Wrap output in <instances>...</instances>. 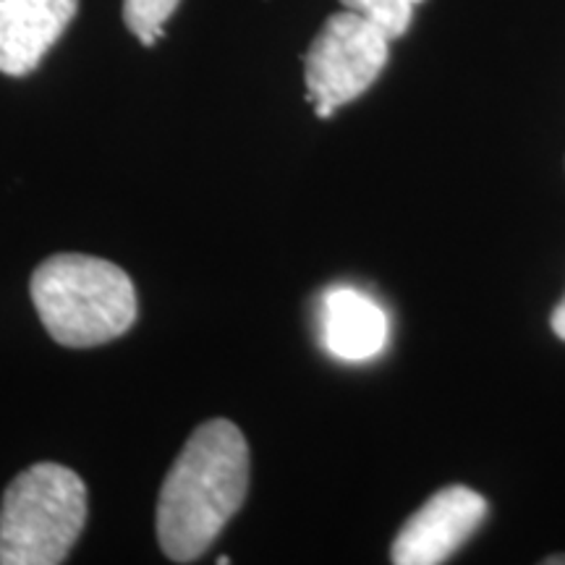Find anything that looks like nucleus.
<instances>
[{"mask_svg":"<svg viewBox=\"0 0 565 565\" xmlns=\"http://www.w3.org/2000/svg\"><path fill=\"white\" fill-rule=\"evenodd\" d=\"M249 490V445L228 419L204 422L175 458L158 498V542L173 563L210 550L244 505Z\"/></svg>","mask_w":565,"mask_h":565,"instance_id":"f257e3e1","label":"nucleus"},{"mask_svg":"<svg viewBox=\"0 0 565 565\" xmlns=\"http://www.w3.org/2000/svg\"><path fill=\"white\" fill-rule=\"evenodd\" d=\"M30 294L47 335L66 349L121 338L137 320L134 282L121 267L87 254H55L32 273Z\"/></svg>","mask_w":565,"mask_h":565,"instance_id":"f03ea898","label":"nucleus"},{"mask_svg":"<svg viewBox=\"0 0 565 565\" xmlns=\"http://www.w3.org/2000/svg\"><path fill=\"white\" fill-rule=\"evenodd\" d=\"M87 521V487L76 471L38 463L6 487L0 565H58Z\"/></svg>","mask_w":565,"mask_h":565,"instance_id":"7ed1b4c3","label":"nucleus"},{"mask_svg":"<svg viewBox=\"0 0 565 565\" xmlns=\"http://www.w3.org/2000/svg\"><path fill=\"white\" fill-rule=\"evenodd\" d=\"M391 38L356 11L333 13L303 55L307 100L317 118H333L345 103L362 97L391 58Z\"/></svg>","mask_w":565,"mask_h":565,"instance_id":"20e7f679","label":"nucleus"},{"mask_svg":"<svg viewBox=\"0 0 565 565\" xmlns=\"http://www.w3.org/2000/svg\"><path fill=\"white\" fill-rule=\"evenodd\" d=\"M487 515L484 498L469 487H445L406 521L395 536V565H437L475 536Z\"/></svg>","mask_w":565,"mask_h":565,"instance_id":"39448f33","label":"nucleus"},{"mask_svg":"<svg viewBox=\"0 0 565 565\" xmlns=\"http://www.w3.org/2000/svg\"><path fill=\"white\" fill-rule=\"evenodd\" d=\"M76 11L79 0H0V71L32 74Z\"/></svg>","mask_w":565,"mask_h":565,"instance_id":"423d86ee","label":"nucleus"},{"mask_svg":"<svg viewBox=\"0 0 565 565\" xmlns=\"http://www.w3.org/2000/svg\"><path fill=\"white\" fill-rule=\"evenodd\" d=\"M322 345L341 362H370L385 349L391 324L380 303L356 288H333L320 307Z\"/></svg>","mask_w":565,"mask_h":565,"instance_id":"0eeeda50","label":"nucleus"},{"mask_svg":"<svg viewBox=\"0 0 565 565\" xmlns=\"http://www.w3.org/2000/svg\"><path fill=\"white\" fill-rule=\"evenodd\" d=\"M179 3L181 0H124V21L134 38L150 47L166 38L162 24L173 17Z\"/></svg>","mask_w":565,"mask_h":565,"instance_id":"6e6552de","label":"nucleus"},{"mask_svg":"<svg viewBox=\"0 0 565 565\" xmlns=\"http://www.w3.org/2000/svg\"><path fill=\"white\" fill-rule=\"evenodd\" d=\"M343 9L362 13L374 26H380L387 38H404L412 26L414 9L422 0H341Z\"/></svg>","mask_w":565,"mask_h":565,"instance_id":"1a4fd4ad","label":"nucleus"},{"mask_svg":"<svg viewBox=\"0 0 565 565\" xmlns=\"http://www.w3.org/2000/svg\"><path fill=\"white\" fill-rule=\"evenodd\" d=\"M553 330L561 341H565V299L557 303L555 312H553Z\"/></svg>","mask_w":565,"mask_h":565,"instance_id":"9d476101","label":"nucleus"},{"mask_svg":"<svg viewBox=\"0 0 565 565\" xmlns=\"http://www.w3.org/2000/svg\"><path fill=\"white\" fill-rule=\"evenodd\" d=\"M547 565H565V555L563 557H547Z\"/></svg>","mask_w":565,"mask_h":565,"instance_id":"9b49d317","label":"nucleus"}]
</instances>
